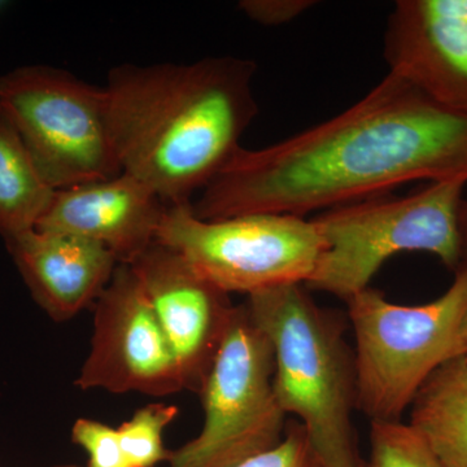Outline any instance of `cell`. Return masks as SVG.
I'll use <instances>...</instances> for the list:
<instances>
[{"label":"cell","mask_w":467,"mask_h":467,"mask_svg":"<svg viewBox=\"0 0 467 467\" xmlns=\"http://www.w3.org/2000/svg\"><path fill=\"white\" fill-rule=\"evenodd\" d=\"M457 178L467 181V117L389 73L340 115L264 149L242 147L192 209L202 220L304 217Z\"/></svg>","instance_id":"cell-1"},{"label":"cell","mask_w":467,"mask_h":467,"mask_svg":"<svg viewBox=\"0 0 467 467\" xmlns=\"http://www.w3.org/2000/svg\"><path fill=\"white\" fill-rule=\"evenodd\" d=\"M250 58L121 64L107 78V117L119 168L168 207L192 204L242 149L259 113Z\"/></svg>","instance_id":"cell-2"},{"label":"cell","mask_w":467,"mask_h":467,"mask_svg":"<svg viewBox=\"0 0 467 467\" xmlns=\"http://www.w3.org/2000/svg\"><path fill=\"white\" fill-rule=\"evenodd\" d=\"M244 304L272 344L276 400L306 429L319 465L362 467L355 353L342 316L319 306L304 285L257 292Z\"/></svg>","instance_id":"cell-3"},{"label":"cell","mask_w":467,"mask_h":467,"mask_svg":"<svg viewBox=\"0 0 467 467\" xmlns=\"http://www.w3.org/2000/svg\"><path fill=\"white\" fill-rule=\"evenodd\" d=\"M355 335L358 409L370 422H398L441 365L462 356L467 269L441 296L401 306L368 287L347 301Z\"/></svg>","instance_id":"cell-4"},{"label":"cell","mask_w":467,"mask_h":467,"mask_svg":"<svg viewBox=\"0 0 467 467\" xmlns=\"http://www.w3.org/2000/svg\"><path fill=\"white\" fill-rule=\"evenodd\" d=\"M466 184L462 178L439 181L405 198H371L317 214L313 223L325 248L306 287L347 303L401 252H429L457 272Z\"/></svg>","instance_id":"cell-5"},{"label":"cell","mask_w":467,"mask_h":467,"mask_svg":"<svg viewBox=\"0 0 467 467\" xmlns=\"http://www.w3.org/2000/svg\"><path fill=\"white\" fill-rule=\"evenodd\" d=\"M0 113L54 190L122 173L104 88L61 67H18L0 76Z\"/></svg>","instance_id":"cell-6"},{"label":"cell","mask_w":467,"mask_h":467,"mask_svg":"<svg viewBox=\"0 0 467 467\" xmlns=\"http://www.w3.org/2000/svg\"><path fill=\"white\" fill-rule=\"evenodd\" d=\"M156 242L177 252L226 294L250 295L309 281L324 252L313 220L254 213L202 220L192 204L167 207Z\"/></svg>","instance_id":"cell-7"},{"label":"cell","mask_w":467,"mask_h":467,"mask_svg":"<svg viewBox=\"0 0 467 467\" xmlns=\"http://www.w3.org/2000/svg\"><path fill=\"white\" fill-rule=\"evenodd\" d=\"M272 344L245 304L232 322L201 392L204 423L171 451V467H235L284 441L285 413L276 400Z\"/></svg>","instance_id":"cell-8"},{"label":"cell","mask_w":467,"mask_h":467,"mask_svg":"<svg viewBox=\"0 0 467 467\" xmlns=\"http://www.w3.org/2000/svg\"><path fill=\"white\" fill-rule=\"evenodd\" d=\"M82 391L165 398L184 391L182 376L142 285L119 264L94 304L90 350L76 377Z\"/></svg>","instance_id":"cell-9"},{"label":"cell","mask_w":467,"mask_h":467,"mask_svg":"<svg viewBox=\"0 0 467 467\" xmlns=\"http://www.w3.org/2000/svg\"><path fill=\"white\" fill-rule=\"evenodd\" d=\"M128 265L171 344L184 391L201 392L235 310L229 294L159 242Z\"/></svg>","instance_id":"cell-10"},{"label":"cell","mask_w":467,"mask_h":467,"mask_svg":"<svg viewBox=\"0 0 467 467\" xmlns=\"http://www.w3.org/2000/svg\"><path fill=\"white\" fill-rule=\"evenodd\" d=\"M389 73L467 117V0H400L384 33Z\"/></svg>","instance_id":"cell-11"},{"label":"cell","mask_w":467,"mask_h":467,"mask_svg":"<svg viewBox=\"0 0 467 467\" xmlns=\"http://www.w3.org/2000/svg\"><path fill=\"white\" fill-rule=\"evenodd\" d=\"M168 205L133 175L57 190L36 230L72 234L98 243L130 264L152 243Z\"/></svg>","instance_id":"cell-12"},{"label":"cell","mask_w":467,"mask_h":467,"mask_svg":"<svg viewBox=\"0 0 467 467\" xmlns=\"http://www.w3.org/2000/svg\"><path fill=\"white\" fill-rule=\"evenodd\" d=\"M5 244L33 299L57 322L94 306L119 265L103 245L72 234L34 229Z\"/></svg>","instance_id":"cell-13"},{"label":"cell","mask_w":467,"mask_h":467,"mask_svg":"<svg viewBox=\"0 0 467 467\" xmlns=\"http://www.w3.org/2000/svg\"><path fill=\"white\" fill-rule=\"evenodd\" d=\"M409 409V425L441 467H467V358L459 356L441 365Z\"/></svg>","instance_id":"cell-14"},{"label":"cell","mask_w":467,"mask_h":467,"mask_svg":"<svg viewBox=\"0 0 467 467\" xmlns=\"http://www.w3.org/2000/svg\"><path fill=\"white\" fill-rule=\"evenodd\" d=\"M55 192L0 113V235L5 241L36 229Z\"/></svg>","instance_id":"cell-15"},{"label":"cell","mask_w":467,"mask_h":467,"mask_svg":"<svg viewBox=\"0 0 467 467\" xmlns=\"http://www.w3.org/2000/svg\"><path fill=\"white\" fill-rule=\"evenodd\" d=\"M178 413L177 405L150 402L119 425V441L131 467H156L171 459L162 435Z\"/></svg>","instance_id":"cell-16"},{"label":"cell","mask_w":467,"mask_h":467,"mask_svg":"<svg viewBox=\"0 0 467 467\" xmlns=\"http://www.w3.org/2000/svg\"><path fill=\"white\" fill-rule=\"evenodd\" d=\"M362 467H441L409 423L370 422V451Z\"/></svg>","instance_id":"cell-17"},{"label":"cell","mask_w":467,"mask_h":467,"mask_svg":"<svg viewBox=\"0 0 467 467\" xmlns=\"http://www.w3.org/2000/svg\"><path fill=\"white\" fill-rule=\"evenodd\" d=\"M70 438L88 457L86 467H131L126 459L117 429L91 418H78Z\"/></svg>","instance_id":"cell-18"},{"label":"cell","mask_w":467,"mask_h":467,"mask_svg":"<svg viewBox=\"0 0 467 467\" xmlns=\"http://www.w3.org/2000/svg\"><path fill=\"white\" fill-rule=\"evenodd\" d=\"M235 467H321L306 429L295 420L285 427L284 441L273 450Z\"/></svg>","instance_id":"cell-19"},{"label":"cell","mask_w":467,"mask_h":467,"mask_svg":"<svg viewBox=\"0 0 467 467\" xmlns=\"http://www.w3.org/2000/svg\"><path fill=\"white\" fill-rule=\"evenodd\" d=\"M317 3L310 0H242L238 7L260 26H281L306 14Z\"/></svg>","instance_id":"cell-20"},{"label":"cell","mask_w":467,"mask_h":467,"mask_svg":"<svg viewBox=\"0 0 467 467\" xmlns=\"http://www.w3.org/2000/svg\"><path fill=\"white\" fill-rule=\"evenodd\" d=\"M461 267L467 269V202L460 209Z\"/></svg>","instance_id":"cell-21"},{"label":"cell","mask_w":467,"mask_h":467,"mask_svg":"<svg viewBox=\"0 0 467 467\" xmlns=\"http://www.w3.org/2000/svg\"><path fill=\"white\" fill-rule=\"evenodd\" d=\"M461 347H462V356L467 358V317L462 326V333H461Z\"/></svg>","instance_id":"cell-22"},{"label":"cell","mask_w":467,"mask_h":467,"mask_svg":"<svg viewBox=\"0 0 467 467\" xmlns=\"http://www.w3.org/2000/svg\"><path fill=\"white\" fill-rule=\"evenodd\" d=\"M54 467H82L78 465H60V466H54Z\"/></svg>","instance_id":"cell-23"}]
</instances>
